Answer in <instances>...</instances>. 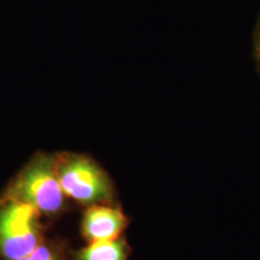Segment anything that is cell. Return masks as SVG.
Here are the masks:
<instances>
[{
    "instance_id": "1",
    "label": "cell",
    "mask_w": 260,
    "mask_h": 260,
    "mask_svg": "<svg viewBox=\"0 0 260 260\" xmlns=\"http://www.w3.org/2000/svg\"><path fill=\"white\" fill-rule=\"evenodd\" d=\"M0 200L29 204L46 218H57L63 214L69 199L58 177L57 152H38L32 155L2 191Z\"/></svg>"
},
{
    "instance_id": "2",
    "label": "cell",
    "mask_w": 260,
    "mask_h": 260,
    "mask_svg": "<svg viewBox=\"0 0 260 260\" xmlns=\"http://www.w3.org/2000/svg\"><path fill=\"white\" fill-rule=\"evenodd\" d=\"M57 170L65 197L84 207L115 204L117 191L105 169L89 155L57 152Z\"/></svg>"
},
{
    "instance_id": "3",
    "label": "cell",
    "mask_w": 260,
    "mask_h": 260,
    "mask_svg": "<svg viewBox=\"0 0 260 260\" xmlns=\"http://www.w3.org/2000/svg\"><path fill=\"white\" fill-rule=\"evenodd\" d=\"M42 216L31 205L0 200V259L19 260L46 239Z\"/></svg>"
},
{
    "instance_id": "4",
    "label": "cell",
    "mask_w": 260,
    "mask_h": 260,
    "mask_svg": "<svg viewBox=\"0 0 260 260\" xmlns=\"http://www.w3.org/2000/svg\"><path fill=\"white\" fill-rule=\"evenodd\" d=\"M129 218L115 204H98L86 207L81 219V234L88 242L111 241L123 236Z\"/></svg>"
},
{
    "instance_id": "5",
    "label": "cell",
    "mask_w": 260,
    "mask_h": 260,
    "mask_svg": "<svg viewBox=\"0 0 260 260\" xmlns=\"http://www.w3.org/2000/svg\"><path fill=\"white\" fill-rule=\"evenodd\" d=\"M130 247L124 236L111 241L88 242L74 252V260H128Z\"/></svg>"
},
{
    "instance_id": "6",
    "label": "cell",
    "mask_w": 260,
    "mask_h": 260,
    "mask_svg": "<svg viewBox=\"0 0 260 260\" xmlns=\"http://www.w3.org/2000/svg\"><path fill=\"white\" fill-rule=\"evenodd\" d=\"M19 260H67V252L60 242L46 237L30 254Z\"/></svg>"
},
{
    "instance_id": "7",
    "label": "cell",
    "mask_w": 260,
    "mask_h": 260,
    "mask_svg": "<svg viewBox=\"0 0 260 260\" xmlns=\"http://www.w3.org/2000/svg\"><path fill=\"white\" fill-rule=\"evenodd\" d=\"M253 57H254V61L260 74V14L256 21L254 31H253Z\"/></svg>"
}]
</instances>
